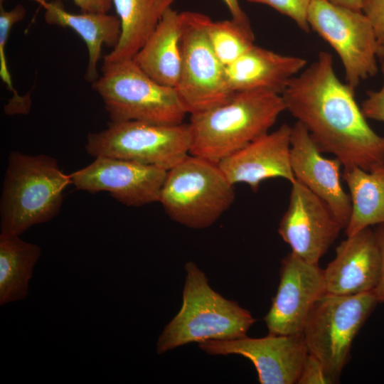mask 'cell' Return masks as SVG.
Here are the masks:
<instances>
[{"label":"cell","mask_w":384,"mask_h":384,"mask_svg":"<svg viewBox=\"0 0 384 384\" xmlns=\"http://www.w3.org/2000/svg\"><path fill=\"white\" fill-rule=\"evenodd\" d=\"M267 5L292 19L303 31L308 33L307 11L311 0H247Z\"/></svg>","instance_id":"cell-26"},{"label":"cell","mask_w":384,"mask_h":384,"mask_svg":"<svg viewBox=\"0 0 384 384\" xmlns=\"http://www.w3.org/2000/svg\"><path fill=\"white\" fill-rule=\"evenodd\" d=\"M180 15L181 68L175 90L186 113L192 114L224 103L234 92L208 38L210 17L193 11Z\"/></svg>","instance_id":"cell-9"},{"label":"cell","mask_w":384,"mask_h":384,"mask_svg":"<svg viewBox=\"0 0 384 384\" xmlns=\"http://www.w3.org/2000/svg\"><path fill=\"white\" fill-rule=\"evenodd\" d=\"M279 273L277 293L264 318L269 334L303 333L310 311L326 293L324 270L291 252L282 260Z\"/></svg>","instance_id":"cell-14"},{"label":"cell","mask_w":384,"mask_h":384,"mask_svg":"<svg viewBox=\"0 0 384 384\" xmlns=\"http://www.w3.org/2000/svg\"><path fill=\"white\" fill-rule=\"evenodd\" d=\"M226 4L231 16L232 18L245 22L249 21V18L246 14L241 9L238 0H223Z\"/></svg>","instance_id":"cell-32"},{"label":"cell","mask_w":384,"mask_h":384,"mask_svg":"<svg viewBox=\"0 0 384 384\" xmlns=\"http://www.w3.org/2000/svg\"><path fill=\"white\" fill-rule=\"evenodd\" d=\"M351 202L346 236L374 225L384 224V164L370 171L358 167L343 169Z\"/></svg>","instance_id":"cell-22"},{"label":"cell","mask_w":384,"mask_h":384,"mask_svg":"<svg viewBox=\"0 0 384 384\" xmlns=\"http://www.w3.org/2000/svg\"><path fill=\"white\" fill-rule=\"evenodd\" d=\"M306 63L304 58L282 55L255 45L225 66L226 78L233 92L263 89L282 94L289 80Z\"/></svg>","instance_id":"cell-18"},{"label":"cell","mask_w":384,"mask_h":384,"mask_svg":"<svg viewBox=\"0 0 384 384\" xmlns=\"http://www.w3.org/2000/svg\"><path fill=\"white\" fill-rule=\"evenodd\" d=\"M174 0H112L121 23L117 46L104 60L133 59L153 33L164 14Z\"/></svg>","instance_id":"cell-21"},{"label":"cell","mask_w":384,"mask_h":384,"mask_svg":"<svg viewBox=\"0 0 384 384\" xmlns=\"http://www.w3.org/2000/svg\"><path fill=\"white\" fill-rule=\"evenodd\" d=\"M41 247L20 235L0 233V305L25 299Z\"/></svg>","instance_id":"cell-23"},{"label":"cell","mask_w":384,"mask_h":384,"mask_svg":"<svg viewBox=\"0 0 384 384\" xmlns=\"http://www.w3.org/2000/svg\"><path fill=\"white\" fill-rule=\"evenodd\" d=\"M285 110L274 91L235 92L224 103L191 114L190 154L218 163L268 133Z\"/></svg>","instance_id":"cell-2"},{"label":"cell","mask_w":384,"mask_h":384,"mask_svg":"<svg viewBox=\"0 0 384 384\" xmlns=\"http://www.w3.org/2000/svg\"><path fill=\"white\" fill-rule=\"evenodd\" d=\"M341 229L326 202L298 180L292 183L289 205L278 228L292 252L306 262L319 265Z\"/></svg>","instance_id":"cell-12"},{"label":"cell","mask_w":384,"mask_h":384,"mask_svg":"<svg viewBox=\"0 0 384 384\" xmlns=\"http://www.w3.org/2000/svg\"><path fill=\"white\" fill-rule=\"evenodd\" d=\"M198 346L212 355L236 354L248 358L255 366L261 384L297 383L309 353L303 333L209 340L199 343Z\"/></svg>","instance_id":"cell-13"},{"label":"cell","mask_w":384,"mask_h":384,"mask_svg":"<svg viewBox=\"0 0 384 384\" xmlns=\"http://www.w3.org/2000/svg\"><path fill=\"white\" fill-rule=\"evenodd\" d=\"M297 383L334 384L337 383L326 373L320 361L308 353L303 363Z\"/></svg>","instance_id":"cell-28"},{"label":"cell","mask_w":384,"mask_h":384,"mask_svg":"<svg viewBox=\"0 0 384 384\" xmlns=\"http://www.w3.org/2000/svg\"><path fill=\"white\" fill-rule=\"evenodd\" d=\"M375 233L381 252V270L378 282L372 292L379 303L384 302V224L378 225Z\"/></svg>","instance_id":"cell-30"},{"label":"cell","mask_w":384,"mask_h":384,"mask_svg":"<svg viewBox=\"0 0 384 384\" xmlns=\"http://www.w3.org/2000/svg\"><path fill=\"white\" fill-rule=\"evenodd\" d=\"M92 87L112 122L174 124L183 122L187 114L175 88L153 80L133 59L103 60Z\"/></svg>","instance_id":"cell-5"},{"label":"cell","mask_w":384,"mask_h":384,"mask_svg":"<svg viewBox=\"0 0 384 384\" xmlns=\"http://www.w3.org/2000/svg\"><path fill=\"white\" fill-rule=\"evenodd\" d=\"M234 199L233 185L218 163L189 154L167 171L159 202L174 221L202 229L212 225Z\"/></svg>","instance_id":"cell-6"},{"label":"cell","mask_w":384,"mask_h":384,"mask_svg":"<svg viewBox=\"0 0 384 384\" xmlns=\"http://www.w3.org/2000/svg\"><path fill=\"white\" fill-rule=\"evenodd\" d=\"M191 146L189 123L110 121L105 129L87 134L85 148L95 158H118L168 171L190 154Z\"/></svg>","instance_id":"cell-7"},{"label":"cell","mask_w":384,"mask_h":384,"mask_svg":"<svg viewBox=\"0 0 384 384\" xmlns=\"http://www.w3.org/2000/svg\"><path fill=\"white\" fill-rule=\"evenodd\" d=\"M210 43L220 61L227 66L255 46V36L249 21L233 18L207 23Z\"/></svg>","instance_id":"cell-24"},{"label":"cell","mask_w":384,"mask_h":384,"mask_svg":"<svg viewBox=\"0 0 384 384\" xmlns=\"http://www.w3.org/2000/svg\"><path fill=\"white\" fill-rule=\"evenodd\" d=\"M310 29L326 41L339 56L346 82L353 89L378 71L379 48L368 17L327 0H311L307 11Z\"/></svg>","instance_id":"cell-10"},{"label":"cell","mask_w":384,"mask_h":384,"mask_svg":"<svg viewBox=\"0 0 384 384\" xmlns=\"http://www.w3.org/2000/svg\"><path fill=\"white\" fill-rule=\"evenodd\" d=\"M381 270V252L370 227L347 236L324 270L326 294L353 295L373 291Z\"/></svg>","instance_id":"cell-17"},{"label":"cell","mask_w":384,"mask_h":384,"mask_svg":"<svg viewBox=\"0 0 384 384\" xmlns=\"http://www.w3.org/2000/svg\"><path fill=\"white\" fill-rule=\"evenodd\" d=\"M183 303L156 342L164 353L189 343L242 338L256 319L237 302L213 290L205 274L193 262L185 265Z\"/></svg>","instance_id":"cell-4"},{"label":"cell","mask_w":384,"mask_h":384,"mask_svg":"<svg viewBox=\"0 0 384 384\" xmlns=\"http://www.w3.org/2000/svg\"><path fill=\"white\" fill-rule=\"evenodd\" d=\"M381 70L383 82L378 90H369L367 97L361 104V110L365 117L384 122V59L382 60Z\"/></svg>","instance_id":"cell-29"},{"label":"cell","mask_w":384,"mask_h":384,"mask_svg":"<svg viewBox=\"0 0 384 384\" xmlns=\"http://www.w3.org/2000/svg\"><path fill=\"white\" fill-rule=\"evenodd\" d=\"M330 3L355 11L363 9V0H327Z\"/></svg>","instance_id":"cell-33"},{"label":"cell","mask_w":384,"mask_h":384,"mask_svg":"<svg viewBox=\"0 0 384 384\" xmlns=\"http://www.w3.org/2000/svg\"><path fill=\"white\" fill-rule=\"evenodd\" d=\"M292 127L286 124L268 132L218 163L232 184L243 183L256 192L264 181L282 178L291 183L296 178L290 163Z\"/></svg>","instance_id":"cell-16"},{"label":"cell","mask_w":384,"mask_h":384,"mask_svg":"<svg viewBox=\"0 0 384 384\" xmlns=\"http://www.w3.org/2000/svg\"><path fill=\"white\" fill-rule=\"evenodd\" d=\"M290 163L295 178L321 198L345 229L351 214L350 196L341 183V161L321 155L304 126L292 127Z\"/></svg>","instance_id":"cell-15"},{"label":"cell","mask_w":384,"mask_h":384,"mask_svg":"<svg viewBox=\"0 0 384 384\" xmlns=\"http://www.w3.org/2000/svg\"><path fill=\"white\" fill-rule=\"evenodd\" d=\"M167 170L129 160L98 156L87 166L70 174L76 189L107 191L127 206L159 202Z\"/></svg>","instance_id":"cell-11"},{"label":"cell","mask_w":384,"mask_h":384,"mask_svg":"<svg viewBox=\"0 0 384 384\" xmlns=\"http://www.w3.org/2000/svg\"><path fill=\"white\" fill-rule=\"evenodd\" d=\"M362 11L373 27L379 48V58L384 59V0H363Z\"/></svg>","instance_id":"cell-27"},{"label":"cell","mask_w":384,"mask_h":384,"mask_svg":"<svg viewBox=\"0 0 384 384\" xmlns=\"http://www.w3.org/2000/svg\"><path fill=\"white\" fill-rule=\"evenodd\" d=\"M44 9L49 25L71 28L85 42L88 53L85 79L91 84L98 77L97 65L102 46L114 48L121 36V23L117 15L108 13L74 14L66 11L59 1L33 0Z\"/></svg>","instance_id":"cell-19"},{"label":"cell","mask_w":384,"mask_h":384,"mask_svg":"<svg viewBox=\"0 0 384 384\" xmlns=\"http://www.w3.org/2000/svg\"><path fill=\"white\" fill-rule=\"evenodd\" d=\"M70 184V174L60 170L54 157L10 152L0 198L1 233L20 235L53 219Z\"/></svg>","instance_id":"cell-3"},{"label":"cell","mask_w":384,"mask_h":384,"mask_svg":"<svg viewBox=\"0 0 384 384\" xmlns=\"http://www.w3.org/2000/svg\"><path fill=\"white\" fill-rule=\"evenodd\" d=\"M378 303L372 291L353 295L325 293L310 311L303 331L308 352L336 383L355 337Z\"/></svg>","instance_id":"cell-8"},{"label":"cell","mask_w":384,"mask_h":384,"mask_svg":"<svg viewBox=\"0 0 384 384\" xmlns=\"http://www.w3.org/2000/svg\"><path fill=\"white\" fill-rule=\"evenodd\" d=\"M180 38L181 15L171 7L133 60L157 82L175 88L181 68Z\"/></svg>","instance_id":"cell-20"},{"label":"cell","mask_w":384,"mask_h":384,"mask_svg":"<svg viewBox=\"0 0 384 384\" xmlns=\"http://www.w3.org/2000/svg\"><path fill=\"white\" fill-rule=\"evenodd\" d=\"M75 4L85 13H108L111 9L112 0H73Z\"/></svg>","instance_id":"cell-31"},{"label":"cell","mask_w":384,"mask_h":384,"mask_svg":"<svg viewBox=\"0 0 384 384\" xmlns=\"http://www.w3.org/2000/svg\"><path fill=\"white\" fill-rule=\"evenodd\" d=\"M281 95L286 110L304 126L319 150L334 154L343 169L370 171L384 164V135L368 125L354 90L336 75L330 53L321 51Z\"/></svg>","instance_id":"cell-1"},{"label":"cell","mask_w":384,"mask_h":384,"mask_svg":"<svg viewBox=\"0 0 384 384\" xmlns=\"http://www.w3.org/2000/svg\"><path fill=\"white\" fill-rule=\"evenodd\" d=\"M4 2V0H0V77L21 105L25 100L17 95L13 86L7 65L6 47L12 27L26 17V9L22 4H17L12 9L6 11Z\"/></svg>","instance_id":"cell-25"}]
</instances>
